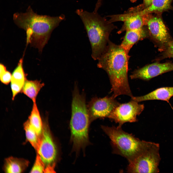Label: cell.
<instances>
[{
  "mask_svg": "<svg viewBox=\"0 0 173 173\" xmlns=\"http://www.w3.org/2000/svg\"><path fill=\"white\" fill-rule=\"evenodd\" d=\"M130 56L120 45L110 40L98 60V67L105 70L109 78L111 92L115 98L121 95L133 96L128 81V72Z\"/></svg>",
  "mask_w": 173,
  "mask_h": 173,
  "instance_id": "cell-1",
  "label": "cell"
},
{
  "mask_svg": "<svg viewBox=\"0 0 173 173\" xmlns=\"http://www.w3.org/2000/svg\"><path fill=\"white\" fill-rule=\"evenodd\" d=\"M65 17L63 14L56 17L39 15L29 6L25 13H15L13 20L19 27L26 31L27 43L41 52L53 31Z\"/></svg>",
  "mask_w": 173,
  "mask_h": 173,
  "instance_id": "cell-2",
  "label": "cell"
},
{
  "mask_svg": "<svg viewBox=\"0 0 173 173\" xmlns=\"http://www.w3.org/2000/svg\"><path fill=\"white\" fill-rule=\"evenodd\" d=\"M75 12L86 31L91 45L92 57L94 60H98L106 48L110 34L117 27L97 12H89L79 9Z\"/></svg>",
  "mask_w": 173,
  "mask_h": 173,
  "instance_id": "cell-3",
  "label": "cell"
},
{
  "mask_svg": "<svg viewBox=\"0 0 173 173\" xmlns=\"http://www.w3.org/2000/svg\"><path fill=\"white\" fill-rule=\"evenodd\" d=\"M86 96L79 92L75 84L71 104V117L70 125L71 139L74 148L77 150L84 148L88 143V129L90 122Z\"/></svg>",
  "mask_w": 173,
  "mask_h": 173,
  "instance_id": "cell-4",
  "label": "cell"
},
{
  "mask_svg": "<svg viewBox=\"0 0 173 173\" xmlns=\"http://www.w3.org/2000/svg\"><path fill=\"white\" fill-rule=\"evenodd\" d=\"M101 127L110 140L113 153L125 158L128 162L141 152L147 143V141L125 131L121 126L102 125Z\"/></svg>",
  "mask_w": 173,
  "mask_h": 173,
  "instance_id": "cell-5",
  "label": "cell"
},
{
  "mask_svg": "<svg viewBox=\"0 0 173 173\" xmlns=\"http://www.w3.org/2000/svg\"><path fill=\"white\" fill-rule=\"evenodd\" d=\"M159 144L147 141L144 148L135 158L128 162L127 171L130 173L159 172L161 158Z\"/></svg>",
  "mask_w": 173,
  "mask_h": 173,
  "instance_id": "cell-6",
  "label": "cell"
},
{
  "mask_svg": "<svg viewBox=\"0 0 173 173\" xmlns=\"http://www.w3.org/2000/svg\"><path fill=\"white\" fill-rule=\"evenodd\" d=\"M131 100L125 103L120 104L112 111L108 118L118 123L121 127L127 122H135L138 121L137 116L144 110V104Z\"/></svg>",
  "mask_w": 173,
  "mask_h": 173,
  "instance_id": "cell-7",
  "label": "cell"
},
{
  "mask_svg": "<svg viewBox=\"0 0 173 173\" xmlns=\"http://www.w3.org/2000/svg\"><path fill=\"white\" fill-rule=\"evenodd\" d=\"M120 104L112 95L102 98H93L87 105L90 122L98 118H108Z\"/></svg>",
  "mask_w": 173,
  "mask_h": 173,
  "instance_id": "cell-8",
  "label": "cell"
},
{
  "mask_svg": "<svg viewBox=\"0 0 173 173\" xmlns=\"http://www.w3.org/2000/svg\"><path fill=\"white\" fill-rule=\"evenodd\" d=\"M109 22L123 21L124 23L121 29L117 32L118 34L124 31L140 29L144 25V15L137 6L130 8L123 14L110 16Z\"/></svg>",
  "mask_w": 173,
  "mask_h": 173,
  "instance_id": "cell-9",
  "label": "cell"
},
{
  "mask_svg": "<svg viewBox=\"0 0 173 173\" xmlns=\"http://www.w3.org/2000/svg\"><path fill=\"white\" fill-rule=\"evenodd\" d=\"M37 153L45 164H51L56 158L57 151L47 122L43 124Z\"/></svg>",
  "mask_w": 173,
  "mask_h": 173,
  "instance_id": "cell-10",
  "label": "cell"
},
{
  "mask_svg": "<svg viewBox=\"0 0 173 173\" xmlns=\"http://www.w3.org/2000/svg\"><path fill=\"white\" fill-rule=\"evenodd\" d=\"M161 15L155 14L144 15L145 24L155 41L161 45H166L170 41L169 36Z\"/></svg>",
  "mask_w": 173,
  "mask_h": 173,
  "instance_id": "cell-11",
  "label": "cell"
},
{
  "mask_svg": "<svg viewBox=\"0 0 173 173\" xmlns=\"http://www.w3.org/2000/svg\"><path fill=\"white\" fill-rule=\"evenodd\" d=\"M173 71V63H155L134 71L130 76L131 79L148 81L161 74Z\"/></svg>",
  "mask_w": 173,
  "mask_h": 173,
  "instance_id": "cell-12",
  "label": "cell"
},
{
  "mask_svg": "<svg viewBox=\"0 0 173 173\" xmlns=\"http://www.w3.org/2000/svg\"><path fill=\"white\" fill-rule=\"evenodd\" d=\"M173 96V87H163L158 88L144 95L133 96L131 99L138 102L152 100H159L169 102Z\"/></svg>",
  "mask_w": 173,
  "mask_h": 173,
  "instance_id": "cell-13",
  "label": "cell"
},
{
  "mask_svg": "<svg viewBox=\"0 0 173 173\" xmlns=\"http://www.w3.org/2000/svg\"><path fill=\"white\" fill-rule=\"evenodd\" d=\"M144 26L140 29L126 31L120 45L127 53L135 44L147 36V31Z\"/></svg>",
  "mask_w": 173,
  "mask_h": 173,
  "instance_id": "cell-14",
  "label": "cell"
},
{
  "mask_svg": "<svg viewBox=\"0 0 173 173\" xmlns=\"http://www.w3.org/2000/svg\"><path fill=\"white\" fill-rule=\"evenodd\" d=\"M29 161L23 158L11 157L6 159L4 170L6 173H21L28 167Z\"/></svg>",
  "mask_w": 173,
  "mask_h": 173,
  "instance_id": "cell-15",
  "label": "cell"
},
{
  "mask_svg": "<svg viewBox=\"0 0 173 173\" xmlns=\"http://www.w3.org/2000/svg\"><path fill=\"white\" fill-rule=\"evenodd\" d=\"M173 0H153L151 4L141 10L143 15L154 13L161 14L164 12L173 9L171 4Z\"/></svg>",
  "mask_w": 173,
  "mask_h": 173,
  "instance_id": "cell-16",
  "label": "cell"
},
{
  "mask_svg": "<svg viewBox=\"0 0 173 173\" xmlns=\"http://www.w3.org/2000/svg\"><path fill=\"white\" fill-rule=\"evenodd\" d=\"M44 85V83H42L40 80L27 79L24 84L21 92L31 99L33 102H36L37 95Z\"/></svg>",
  "mask_w": 173,
  "mask_h": 173,
  "instance_id": "cell-17",
  "label": "cell"
},
{
  "mask_svg": "<svg viewBox=\"0 0 173 173\" xmlns=\"http://www.w3.org/2000/svg\"><path fill=\"white\" fill-rule=\"evenodd\" d=\"M28 120L38 135L40 137L43 131V124L36 102H33L32 109Z\"/></svg>",
  "mask_w": 173,
  "mask_h": 173,
  "instance_id": "cell-18",
  "label": "cell"
},
{
  "mask_svg": "<svg viewBox=\"0 0 173 173\" xmlns=\"http://www.w3.org/2000/svg\"><path fill=\"white\" fill-rule=\"evenodd\" d=\"M24 127L27 139L37 151L39 146L40 137L38 135L28 120L24 123Z\"/></svg>",
  "mask_w": 173,
  "mask_h": 173,
  "instance_id": "cell-19",
  "label": "cell"
},
{
  "mask_svg": "<svg viewBox=\"0 0 173 173\" xmlns=\"http://www.w3.org/2000/svg\"><path fill=\"white\" fill-rule=\"evenodd\" d=\"M23 59L21 58L12 74L10 82L15 83L23 86L27 79L26 75L23 68Z\"/></svg>",
  "mask_w": 173,
  "mask_h": 173,
  "instance_id": "cell-20",
  "label": "cell"
},
{
  "mask_svg": "<svg viewBox=\"0 0 173 173\" xmlns=\"http://www.w3.org/2000/svg\"><path fill=\"white\" fill-rule=\"evenodd\" d=\"M12 74L7 70L6 67L1 63L0 64V79L1 82L7 85L10 82Z\"/></svg>",
  "mask_w": 173,
  "mask_h": 173,
  "instance_id": "cell-21",
  "label": "cell"
},
{
  "mask_svg": "<svg viewBox=\"0 0 173 173\" xmlns=\"http://www.w3.org/2000/svg\"><path fill=\"white\" fill-rule=\"evenodd\" d=\"M45 164L40 155L37 153L35 163L30 173H44L45 168Z\"/></svg>",
  "mask_w": 173,
  "mask_h": 173,
  "instance_id": "cell-22",
  "label": "cell"
},
{
  "mask_svg": "<svg viewBox=\"0 0 173 173\" xmlns=\"http://www.w3.org/2000/svg\"><path fill=\"white\" fill-rule=\"evenodd\" d=\"M160 59L173 58V40L169 41L166 45V48Z\"/></svg>",
  "mask_w": 173,
  "mask_h": 173,
  "instance_id": "cell-23",
  "label": "cell"
},
{
  "mask_svg": "<svg viewBox=\"0 0 173 173\" xmlns=\"http://www.w3.org/2000/svg\"><path fill=\"white\" fill-rule=\"evenodd\" d=\"M143 3L138 6L141 10H142L149 6L151 4L153 0H143Z\"/></svg>",
  "mask_w": 173,
  "mask_h": 173,
  "instance_id": "cell-24",
  "label": "cell"
},
{
  "mask_svg": "<svg viewBox=\"0 0 173 173\" xmlns=\"http://www.w3.org/2000/svg\"><path fill=\"white\" fill-rule=\"evenodd\" d=\"M54 165L53 164L48 165L45 168L44 172L45 173L54 172Z\"/></svg>",
  "mask_w": 173,
  "mask_h": 173,
  "instance_id": "cell-25",
  "label": "cell"
},
{
  "mask_svg": "<svg viewBox=\"0 0 173 173\" xmlns=\"http://www.w3.org/2000/svg\"><path fill=\"white\" fill-rule=\"evenodd\" d=\"M131 2L132 3H133L135 2L137 0H130Z\"/></svg>",
  "mask_w": 173,
  "mask_h": 173,
  "instance_id": "cell-26",
  "label": "cell"
}]
</instances>
